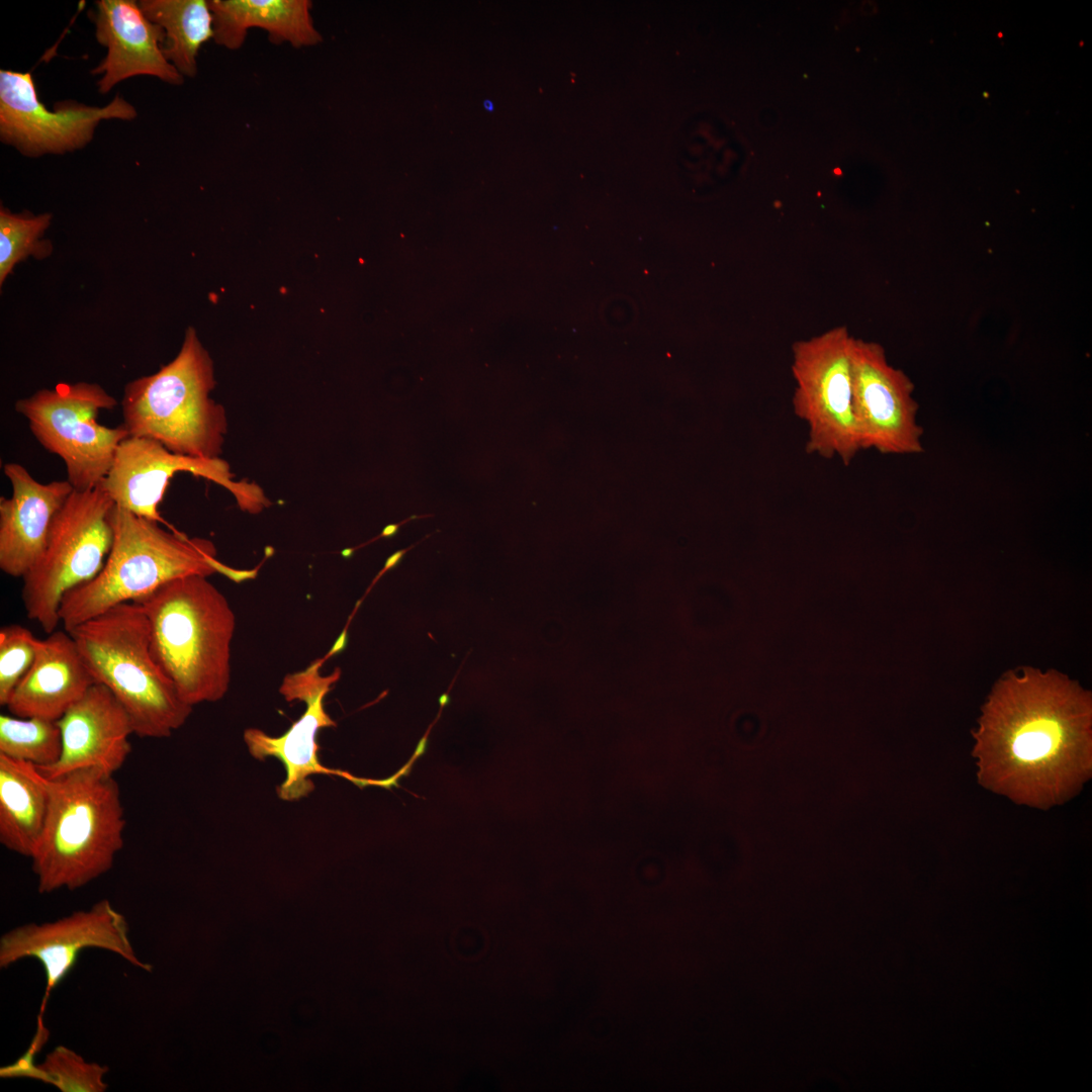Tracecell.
<instances>
[{"mask_svg":"<svg viewBox=\"0 0 1092 1092\" xmlns=\"http://www.w3.org/2000/svg\"><path fill=\"white\" fill-rule=\"evenodd\" d=\"M483 106L488 111H492L493 108H494V105H493L492 101H490V100H484L483 101Z\"/></svg>","mask_w":1092,"mask_h":1092,"instance_id":"28","label":"cell"},{"mask_svg":"<svg viewBox=\"0 0 1092 1092\" xmlns=\"http://www.w3.org/2000/svg\"><path fill=\"white\" fill-rule=\"evenodd\" d=\"M116 404L101 385L81 381L39 389L14 407L39 444L62 458L73 488L83 491L103 481L118 445L129 436L122 424L110 428L97 422L100 411Z\"/></svg>","mask_w":1092,"mask_h":1092,"instance_id":"8","label":"cell"},{"mask_svg":"<svg viewBox=\"0 0 1092 1092\" xmlns=\"http://www.w3.org/2000/svg\"><path fill=\"white\" fill-rule=\"evenodd\" d=\"M52 214L14 213L0 209V285L14 267L29 256L43 259L53 252V245L42 236L51 224Z\"/></svg>","mask_w":1092,"mask_h":1092,"instance_id":"23","label":"cell"},{"mask_svg":"<svg viewBox=\"0 0 1092 1092\" xmlns=\"http://www.w3.org/2000/svg\"><path fill=\"white\" fill-rule=\"evenodd\" d=\"M845 327L792 347L794 414L808 427L806 452L849 465L861 450L853 413L851 345Z\"/></svg>","mask_w":1092,"mask_h":1092,"instance_id":"9","label":"cell"},{"mask_svg":"<svg viewBox=\"0 0 1092 1092\" xmlns=\"http://www.w3.org/2000/svg\"><path fill=\"white\" fill-rule=\"evenodd\" d=\"M140 7L165 34L166 59L184 77L197 74L201 47L213 38V17L205 0H142Z\"/></svg>","mask_w":1092,"mask_h":1092,"instance_id":"21","label":"cell"},{"mask_svg":"<svg viewBox=\"0 0 1092 1092\" xmlns=\"http://www.w3.org/2000/svg\"><path fill=\"white\" fill-rule=\"evenodd\" d=\"M91 947L118 954L145 972L153 970L135 953L126 918L107 899L55 921L27 923L7 931L0 938V968L24 959L40 963L47 983L39 1012L43 1014L52 991L70 974L79 954Z\"/></svg>","mask_w":1092,"mask_h":1092,"instance_id":"11","label":"cell"},{"mask_svg":"<svg viewBox=\"0 0 1092 1092\" xmlns=\"http://www.w3.org/2000/svg\"><path fill=\"white\" fill-rule=\"evenodd\" d=\"M139 603L158 665L189 706L216 702L231 681L235 614L205 576L171 580Z\"/></svg>","mask_w":1092,"mask_h":1092,"instance_id":"3","label":"cell"},{"mask_svg":"<svg viewBox=\"0 0 1092 1092\" xmlns=\"http://www.w3.org/2000/svg\"><path fill=\"white\" fill-rule=\"evenodd\" d=\"M110 520L113 542L104 566L62 601L60 623L68 633L112 607L139 602L174 579L219 573L239 583L257 576L256 568L238 569L220 562L208 539L168 531L160 522L116 505Z\"/></svg>","mask_w":1092,"mask_h":1092,"instance_id":"2","label":"cell"},{"mask_svg":"<svg viewBox=\"0 0 1092 1092\" xmlns=\"http://www.w3.org/2000/svg\"><path fill=\"white\" fill-rule=\"evenodd\" d=\"M107 1066L87 1062L75 1051L58 1045L44 1061L35 1065L30 1078L57 1087L62 1092H104Z\"/></svg>","mask_w":1092,"mask_h":1092,"instance_id":"24","label":"cell"},{"mask_svg":"<svg viewBox=\"0 0 1092 1092\" xmlns=\"http://www.w3.org/2000/svg\"><path fill=\"white\" fill-rule=\"evenodd\" d=\"M48 780L28 761L0 754V842L30 858L49 808Z\"/></svg>","mask_w":1092,"mask_h":1092,"instance_id":"20","label":"cell"},{"mask_svg":"<svg viewBox=\"0 0 1092 1092\" xmlns=\"http://www.w3.org/2000/svg\"><path fill=\"white\" fill-rule=\"evenodd\" d=\"M341 650L342 646L336 642L327 656L315 659L305 669L288 673L283 678L279 692L285 700L300 701L306 705L305 712L284 734L273 737L257 728H249L244 732V740L253 757L264 760L273 756L283 763L286 778L277 789L282 800H299L311 793L314 784L309 777L312 775H337L356 784H367L366 781L354 779L345 771L324 766L317 757V732L337 725L326 712L324 700L341 676L340 668H336L329 675L322 674L321 669L330 655Z\"/></svg>","mask_w":1092,"mask_h":1092,"instance_id":"14","label":"cell"},{"mask_svg":"<svg viewBox=\"0 0 1092 1092\" xmlns=\"http://www.w3.org/2000/svg\"><path fill=\"white\" fill-rule=\"evenodd\" d=\"M978 781L1016 804L1046 810L1092 774V697L1057 670L1006 672L974 732Z\"/></svg>","mask_w":1092,"mask_h":1092,"instance_id":"1","label":"cell"},{"mask_svg":"<svg viewBox=\"0 0 1092 1092\" xmlns=\"http://www.w3.org/2000/svg\"><path fill=\"white\" fill-rule=\"evenodd\" d=\"M115 503L99 484L73 490L57 514L42 555L22 578L28 619L50 634L60 624L64 597L94 578L113 542L110 515Z\"/></svg>","mask_w":1092,"mask_h":1092,"instance_id":"7","label":"cell"},{"mask_svg":"<svg viewBox=\"0 0 1092 1092\" xmlns=\"http://www.w3.org/2000/svg\"><path fill=\"white\" fill-rule=\"evenodd\" d=\"M96 684L70 633L38 639L34 661L7 704L11 715L58 721Z\"/></svg>","mask_w":1092,"mask_h":1092,"instance_id":"18","label":"cell"},{"mask_svg":"<svg viewBox=\"0 0 1092 1092\" xmlns=\"http://www.w3.org/2000/svg\"><path fill=\"white\" fill-rule=\"evenodd\" d=\"M177 472H189L224 487L240 509L250 514H258L271 505L258 484L236 480L225 460L177 454L146 437L128 436L120 442L100 485L117 507L162 522L159 506Z\"/></svg>","mask_w":1092,"mask_h":1092,"instance_id":"10","label":"cell"},{"mask_svg":"<svg viewBox=\"0 0 1092 1092\" xmlns=\"http://www.w3.org/2000/svg\"><path fill=\"white\" fill-rule=\"evenodd\" d=\"M58 723L62 732L61 757L52 765L36 766L49 780L86 767L114 775L131 752L130 718L103 685L94 684Z\"/></svg>","mask_w":1092,"mask_h":1092,"instance_id":"16","label":"cell"},{"mask_svg":"<svg viewBox=\"0 0 1092 1092\" xmlns=\"http://www.w3.org/2000/svg\"><path fill=\"white\" fill-rule=\"evenodd\" d=\"M47 780L48 813L30 856L40 894L73 891L107 873L123 846L125 827L112 774L86 767Z\"/></svg>","mask_w":1092,"mask_h":1092,"instance_id":"4","label":"cell"},{"mask_svg":"<svg viewBox=\"0 0 1092 1092\" xmlns=\"http://www.w3.org/2000/svg\"><path fill=\"white\" fill-rule=\"evenodd\" d=\"M0 754L44 767L62 754V732L58 721L40 717L0 716Z\"/></svg>","mask_w":1092,"mask_h":1092,"instance_id":"22","label":"cell"},{"mask_svg":"<svg viewBox=\"0 0 1092 1092\" xmlns=\"http://www.w3.org/2000/svg\"><path fill=\"white\" fill-rule=\"evenodd\" d=\"M38 638L18 624L0 629V705L6 707L15 688L31 667Z\"/></svg>","mask_w":1092,"mask_h":1092,"instance_id":"25","label":"cell"},{"mask_svg":"<svg viewBox=\"0 0 1092 1092\" xmlns=\"http://www.w3.org/2000/svg\"><path fill=\"white\" fill-rule=\"evenodd\" d=\"M96 684L106 687L128 714L133 734L167 738L192 712L155 660L146 613L120 604L69 632Z\"/></svg>","mask_w":1092,"mask_h":1092,"instance_id":"5","label":"cell"},{"mask_svg":"<svg viewBox=\"0 0 1092 1092\" xmlns=\"http://www.w3.org/2000/svg\"><path fill=\"white\" fill-rule=\"evenodd\" d=\"M50 1030L43 1022L42 1013L37 1017V1029L28 1050L13 1064L0 1069L1 1078L28 1077L35 1067L34 1058L48 1041Z\"/></svg>","mask_w":1092,"mask_h":1092,"instance_id":"26","label":"cell"},{"mask_svg":"<svg viewBox=\"0 0 1092 1092\" xmlns=\"http://www.w3.org/2000/svg\"><path fill=\"white\" fill-rule=\"evenodd\" d=\"M214 41L230 50L240 49L250 28H262L273 43L294 48L322 41L311 16L309 0H210Z\"/></svg>","mask_w":1092,"mask_h":1092,"instance_id":"19","label":"cell"},{"mask_svg":"<svg viewBox=\"0 0 1092 1092\" xmlns=\"http://www.w3.org/2000/svg\"><path fill=\"white\" fill-rule=\"evenodd\" d=\"M439 702H440L441 707H444V706L448 705V703L450 702V697L448 696V694H443V695H441V697L439 699Z\"/></svg>","mask_w":1092,"mask_h":1092,"instance_id":"27","label":"cell"},{"mask_svg":"<svg viewBox=\"0 0 1092 1092\" xmlns=\"http://www.w3.org/2000/svg\"><path fill=\"white\" fill-rule=\"evenodd\" d=\"M215 385L213 361L188 328L171 362L124 386L122 425L129 436L154 439L171 452L218 458L228 419L223 405L209 396Z\"/></svg>","mask_w":1092,"mask_h":1092,"instance_id":"6","label":"cell"},{"mask_svg":"<svg viewBox=\"0 0 1092 1092\" xmlns=\"http://www.w3.org/2000/svg\"><path fill=\"white\" fill-rule=\"evenodd\" d=\"M3 471L12 495L0 497V568L23 578L42 555L52 524L74 488L67 479L41 483L15 462Z\"/></svg>","mask_w":1092,"mask_h":1092,"instance_id":"17","label":"cell"},{"mask_svg":"<svg viewBox=\"0 0 1092 1092\" xmlns=\"http://www.w3.org/2000/svg\"><path fill=\"white\" fill-rule=\"evenodd\" d=\"M135 117V108L118 95L103 107L65 100L51 110L39 100L30 72L0 70V138L26 157L80 150L100 121Z\"/></svg>","mask_w":1092,"mask_h":1092,"instance_id":"12","label":"cell"},{"mask_svg":"<svg viewBox=\"0 0 1092 1092\" xmlns=\"http://www.w3.org/2000/svg\"><path fill=\"white\" fill-rule=\"evenodd\" d=\"M89 13L97 41L106 48L105 58L91 71L101 94L130 77L149 75L171 85L184 77L163 54L164 30L145 15L133 0H99Z\"/></svg>","mask_w":1092,"mask_h":1092,"instance_id":"15","label":"cell"},{"mask_svg":"<svg viewBox=\"0 0 1092 1092\" xmlns=\"http://www.w3.org/2000/svg\"><path fill=\"white\" fill-rule=\"evenodd\" d=\"M852 401L861 450L882 454L923 451V429L917 422L914 384L892 366L884 348L853 338L851 345Z\"/></svg>","mask_w":1092,"mask_h":1092,"instance_id":"13","label":"cell"}]
</instances>
